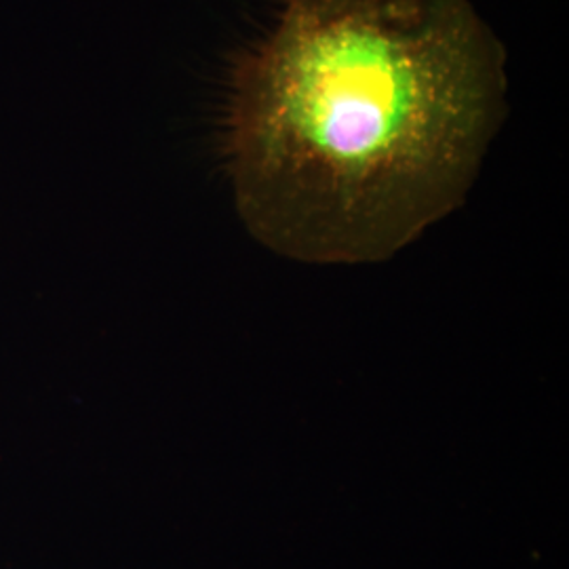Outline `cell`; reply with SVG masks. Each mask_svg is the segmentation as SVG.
<instances>
[{
  "label": "cell",
  "instance_id": "1",
  "mask_svg": "<svg viewBox=\"0 0 569 569\" xmlns=\"http://www.w3.org/2000/svg\"><path fill=\"white\" fill-rule=\"evenodd\" d=\"M507 89L468 0H279L228 84L239 216L293 260H387L462 204Z\"/></svg>",
  "mask_w": 569,
  "mask_h": 569
}]
</instances>
